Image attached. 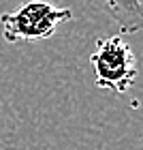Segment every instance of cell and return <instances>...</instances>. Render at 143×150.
Masks as SVG:
<instances>
[{
    "mask_svg": "<svg viewBox=\"0 0 143 150\" xmlns=\"http://www.w3.org/2000/svg\"><path fill=\"white\" fill-rule=\"evenodd\" d=\"M73 13L66 6L51 4L47 0H30L22 4L15 13L0 15L2 37L9 43L17 41H43L53 37L58 26L71 19Z\"/></svg>",
    "mask_w": 143,
    "mask_h": 150,
    "instance_id": "cell-1",
    "label": "cell"
},
{
    "mask_svg": "<svg viewBox=\"0 0 143 150\" xmlns=\"http://www.w3.org/2000/svg\"><path fill=\"white\" fill-rule=\"evenodd\" d=\"M96 86L124 94L137 79V58L122 37H107L96 43V50L90 56Z\"/></svg>",
    "mask_w": 143,
    "mask_h": 150,
    "instance_id": "cell-2",
    "label": "cell"
},
{
    "mask_svg": "<svg viewBox=\"0 0 143 150\" xmlns=\"http://www.w3.org/2000/svg\"><path fill=\"white\" fill-rule=\"evenodd\" d=\"M107 9L122 32H139L143 28L141 0H107Z\"/></svg>",
    "mask_w": 143,
    "mask_h": 150,
    "instance_id": "cell-3",
    "label": "cell"
}]
</instances>
